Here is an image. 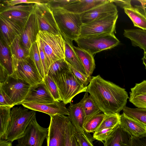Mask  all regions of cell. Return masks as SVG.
Listing matches in <instances>:
<instances>
[{
  "instance_id": "obj_1",
  "label": "cell",
  "mask_w": 146,
  "mask_h": 146,
  "mask_svg": "<svg viewBox=\"0 0 146 146\" xmlns=\"http://www.w3.org/2000/svg\"><path fill=\"white\" fill-rule=\"evenodd\" d=\"M86 92L104 113H119L129 98L125 89L104 79L100 75L92 77Z\"/></svg>"
},
{
  "instance_id": "obj_2",
  "label": "cell",
  "mask_w": 146,
  "mask_h": 146,
  "mask_svg": "<svg viewBox=\"0 0 146 146\" xmlns=\"http://www.w3.org/2000/svg\"><path fill=\"white\" fill-rule=\"evenodd\" d=\"M60 35L63 38L75 40L79 36L83 25L80 15L61 8H51Z\"/></svg>"
},
{
  "instance_id": "obj_3",
  "label": "cell",
  "mask_w": 146,
  "mask_h": 146,
  "mask_svg": "<svg viewBox=\"0 0 146 146\" xmlns=\"http://www.w3.org/2000/svg\"><path fill=\"white\" fill-rule=\"evenodd\" d=\"M35 114V111H29L21 107L13 108L10 124L4 139L12 142L22 137Z\"/></svg>"
},
{
  "instance_id": "obj_4",
  "label": "cell",
  "mask_w": 146,
  "mask_h": 146,
  "mask_svg": "<svg viewBox=\"0 0 146 146\" xmlns=\"http://www.w3.org/2000/svg\"><path fill=\"white\" fill-rule=\"evenodd\" d=\"M75 41L78 47L93 55L113 48L120 42L114 34L111 33L79 36Z\"/></svg>"
},
{
  "instance_id": "obj_5",
  "label": "cell",
  "mask_w": 146,
  "mask_h": 146,
  "mask_svg": "<svg viewBox=\"0 0 146 146\" xmlns=\"http://www.w3.org/2000/svg\"><path fill=\"white\" fill-rule=\"evenodd\" d=\"M38 35L43 45L48 70L53 63L65 58V40L60 34L39 31Z\"/></svg>"
},
{
  "instance_id": "obj_6",
  "label": "cell",
  "mask_w": 146,
  "mask_h": 146,
  "mask_svg": "<svg viewBox=\"0 0 146 146\" xmlns=\"http://www.w3.org/2000/svg\"><path fill=\"white\" fill-rule=\"evenodd\" d=\"M53 76L57 86L62 101L65 104L70 103L72 99L78 94L86 92L87 87L83 86L78 82L70 69Z\"/></svg>"
},
{
  "instance_id": "obj_7",
  "label": "cell",
  "mask_w": 146,
  "mask_h": 146,
  "mask_svg": "<svg viewBox=\"0 0 146 146\" xmlns=\"http://www.w3.org/2000/svg\"><path fill=\"white\" fill-rule=\"evenodd\" d=\"M13 69L12 76L31 86L43 82V78L30 56L13 65Z\"/></svg>"
},
{
  "instance_id": "obj_8",
  "label": "cell",
  "mask_w": 146,
  "mask_h": 146,
  "mask_svg": "<svg viewBox=\"0 0 146 146\" xmlns=\"http://www.w3.org/2000/svg\"><path fill=\"white\" fill-rule=\"evenodd\" d=\"M46 146H65L66 129L70 120L64 115H50Z\"/></svg>"
},
{
  "instance_id": "obj_9",
  "label": "cell",
  "mask_w": 146,
  "mask_h": 146,
  "mask_svg": "<svg viewBox=\"0 0 146 146\" xmlns=\"http://www.w3.org/2000/svg\"><path fill=\"white\" fill-rule=\"evenodd\" d=\"M31 86L24 81L10 75L0 84V88L10 99L14 105L21 104Z\"/></svg>"
},
{
  "instance_id": "obj_10",
  "label": "cell",
  "mask_w": 146,
  "mask_h": 146,
  "mask_svg": "<svg viewBox=\"0 0 146 146\" xmlns=\"http://www.w3.org/2000/svg\"><path fill=\"white\" fill-rule=\"evenodd\" d=\"M33 11L36 16L39 31L60 34L53 11L47 3L34 4Z\"/></svg>"
},
{
  "instance_id": "obj_11",
  "label": "cell",
  "mask_w": 146,
  "mask_h": 146,
  "mask_svg": "<svg viewBox=\"0 0 146 146\" xmlns=\"http://www.w3.org/2000/svg\"><path fill=\"white\" fill-rule=\"evenodd\" d=\"M118 17L117 13L83 24L79 36L106 33L114 34L116 33V24Z\"/></svg>"
},
{
  "instance_id": "obj_12",
  "label": "cell",
  "mask_w": 146,
  "mask_h": 146,
  "mask_svg": "<svg viewBox=\"0 0 146 146\" xmlns=\"http://www.w3.org/2000/svg\"><path fill=\"white\" fill-rule=\"evenodd\" d=\"M48 127L44 128L39 124L35 116L23 135L17 140L16 146H42L48 136Z\"/></svg>"
},
{
  "instance_id": "obj_13",
  "label": "cell",
  "mask_w": 146,
  "mask_h": 146,
  "mask_svg": "<svg viewBox=\"0 0 146 146\" xmlns=\"http://www.w3.org/2000/svg\"><path fill=\"white\" fill-rule=\"evenodd\" d=\"M34 4L7 6L1 3L0 15L15 22L23 28L33 11Z\"/></svg>"
},
{
  "instance_id": "obj_14",
  "label": "cell",
  "mask_w": 146,
  "mask_h": 146,
  "mask_svg": "<svg viewBox=\"0 0 146 146\" xmlns=\"http://www.w3.org/2000/svg\"><path fill=\"white\" fill-rule=\"evenodd\" d=\"M117 13L116 6L111 0H108L80 15L83 24H86L95 20Z\"/></svg>"
},
{
  "instance_id": "obj_15",
  "label": "cell",
  "mask_w": 146,
  "mask_h": 146,
  "mask_svg": "<svg viewBox=\"0 0 146 146\" xmlns=\"http://www.w3.org/2000/svg\"><path fill=\"white\" fill-rule=\"evenodd\" d=\"M1 39L9 47L15 39L21 35L23 27L17 23L0 15Z\"/></svg>"
},
{
  "instance_id": "obj_16",
  "label": "cell",
  "mask_w": 146,
  "mask_h": 146,
  "mask_svg": "<svg viewBox=\"0 0 146 146\" xmlns=\"http://www.w3.org/2000/svg\"><path fill=\"white\" fill-rule=\"evenodd\" d=\"M21 104L25 107L34 111L46 113L50 116L56 114L68 115V109L62 101H58L50 103L40 104L32 102H23Z\"/></svg>"
},
{
  "instance_id": "obj_17",
  "label": "cell",
  "mask_w": 146,
  "mask_h": 146,
  "mask_svg": "<svg viewBox=\"0 0 146 146\" xmlns=\"http://www.w3.org/2000/svg\"><path fill=\"white\" fill-rule=\"evenodd\" d=\"M39 31L37 20L33 10L23 28L21 35V43L28 50L30 51L33 44L36 42Z\"/></svg>"
},
{
  "instance_id": "obj_18",
  "label": "cell",
  "mask_w": 146,
  "mask_h": 146,
  "mask_svg": "<svg viewBox=\"0 0 146 146\" xmlns=\"http://www.w3.org/2000/svg\"><path fill=\"white\" fill-rule=\"evenodd\" d=\"M44 81L31 86L23 102L47 104L54 102Z\"/></svg>"
},
{
  "instance_id": "obj_19",
  "label": "cell",
  "mask_w": 146,
  "mask_h": 146,
  "mask_svg": "<svg viewBox=\"0 0 146 146\" xmlns=\"http://www.w3.org/2000/svg\"><path fill=\"white\" fill-rule=\"evenodd\" d=\"M120 126L131 137H138L146 134V127L143 124L126 115H120Z\"/></svg>"
},
{
  "instance_id": "obj_20",
  "label": "cell",
  "mask_w": 146,
  "mask_h": 146,
  "mask_svg": "<svg viewBox=\"0 0 146 146\" xmlns=\"http://www.w3.org/2000/svg\"><path fill=\"white\" fill-rule=\"evenodd\" d=\"M131 137L119 125L104 141V146H130Z\"/></svg>"
},
{
  "instance_id": "obj_21",
  "label": "cell",
  "mask_w": 146,
  "mask_h": 146,
  "mask_svg": "<svg viewBox=\"0 0 146 146\" xmlns=\"http://www.w3.org/2000/svg\"><path fill=\"white\" fill-rule=\"evenodd\" d=\"M108 0H75L66 6L64 9L70 13L80 15L107 2Z\"/></svg>"
},
{
  "instance_id": "obj_22",
  "label": "cell",
  "mask_w": 146,
  "mask_h": 146,
  "mask_svg": "<svg viewBox=\"0 0 146 146\" xmlns=\"http://www.w3.org/2000/svg\"><path fill=\"white\" fill-rule=\"evenodd\" d=\"M68 109V117L75 129L79 131H84L85 115L82 101L75 104L70 103Z\"/></svg>"
},
{
  "instance_id": "obj_23",
  "label": "cell",
  "mask_w": 146,
  "mask_h": 146,
  "mask_svg": "<svg viewBox=\"0 0 146 146\" xmlns=\"http://www.w3.org/2000/svg\"><path fill=\"white\" fill-rule=\"evenodd\" d=\"M129 101L137 108L146 109V80L131 88Z\"/></svg>"
},
{
  "instance_id": "obj_24",
  "label": "cell",
  "mask_w": 146,
  "mask_h": 146,
  "mask_svg": "<svg viewBox=\"0 0 146 146\" xmlns=\"http://www.w3.org/2000/svg\"><path fill=\"white\" fill-rule=\"evenodd\" d=\"M63 38L65 40L64 58L66 60L69 64L86 75L84 68L74 49L72 41L67 38Z\"/></svg>"
},
{
  "instance_id": "obj_25",
  "label": "cell",
  "mask_w": 146,
  "mask_h": 146,
  "mask_svg": "<svg viewBox=\"0 0 146 146\" xmlns=\"http://www.w3.org/2000/svg\"><path fill=\"white\" fill-rule=\"evenodd\" d=\"M73 48L84 68L87 76L91 79L96 66L93 55L78 47L73 46Z\"/></svg>"
},
{
  "instance_id": "obj_26",
  "label": "cell",
  "mask_w": 146,
  "mask_h": 146,
  "mask_svg": "<svg viewBox=\"0 0 146 146\" xmlns=\"http://www.w3.org/2000/svg\"><path fill=\"white\" fill-rule=\"evenodd\" d=\"M9 48L12 57V65L30 56L29 51L25 48L21 43V35L15 39Z\"/></svg>"
},
{
  "instance_id": "obj_27",
  "label": "cell",
  "mask_w": 146,
  "mask_h": 146,
  "mask_svg": "<svg viewBox=\"0 0 146 146\" xmlns=\"http://www.w3.org/2000/svg\"><path fill=\"white\" fill-rule=\"evenodd\" d=\"M123 35L131 40L133 46L139 47L146 52V30L125 29Z\"/></svg>"
},
{
  "instance_id": "obj_28",
  "label": "cell",
  "mask_w": 146,
  "mask_h": 146,
  "mask_svg": "<svg viewBox=\"0 0 146 146\" xmlns=\"http://www.w3.org/2000/svg\"><path fill=\"white\" fill-rule=\"evenodd\" d=\"M81 101L82 102L84 113V123L92 117L102 112L92 97L88 95L87 92H86Z\"/></svg>"
},
{
  "instance_id": "obj_29",
  "label": "cell",
  "mask_w": 146,
  "mask_h": 146,
  "mask_svg": "<svg viewBox=\"0 0 146 146\" xmlns=\"http://www.w3.org/2000/svg\"><path fill=\"white\" fill-rule=\"evenodd\" d=\"M125 13L129 17L134 26L146 30V16L136 8L131 7L124 9Z\"/></svg>"
},
{
  "instance_id": "obj_30",
  "label": "cell",
  "mask_w": 146,
  "mask_h": 146,
  "mask_svg": "<svg viewBox=\"0 0 146 146\" xmlns=\"http://www.w3.org/2000/svg\"><path fill=\"white\" fill-rule=\"evenodd\" d=\"M0 64L7 70L10 75L13 73L12 59L9 47L1 39L0 41Z\"/></svg>"
},
{
  "instance_id": "obj_31",
  "label": "cell",
  "mask_w": 146,
  "mask_h": 146,
  "mask_svg": "<svg viewBox=\"0 0 146 146\" xmlns=\"http://www.w3.org/2000/svg\"><path fill=\"white\" fill-rule=\"evenodd\" d=\"M11 107L0 106V139H4L10 121Z\"/></svg>"
},
{
  "instance_id": "obj_32",
  "label": "cell",
  "mask_w": 146,
  "mask_h": 146,
  "mask_svg": "<svg viewBox=\"0 0 146 146\" xmlns=\"http://www.w3.org/2000/svg\"><path fill=\"white\" fill-rule=\"evenodd\" d=\"M104 114V118L96 131L104 129L115 128L119 125L120 115L119 113H108Z\"/></svg>"
},
{
  "instance_id": "obj_33",
  "label": "cell",
  "mask_w": 146,
  "mask_h": 146,
  "mask_svg": "<svg viewBox=\"0 0 146 146\" xmlns=\"http://www.w3.org/2000/svg\"><path fill=\"white\" fill-rule=\"evenodd\" d=\"M123 111L126 115L137 120L146 127V109L137 108H131L126 106Z\"/></svg>"
},
{
  "instance_id": "obj_34",
  "label": "cell",
  "mask_w": 146,
  "mask_h": 146,
  "mask_svg": "<svg viewBox=\"0 0 146 146\" xmlns=\"http://www.w3.org/2000/svg\"><path fill=\"white\" fill-rule=\"evenodd\" d=\"M104 117V113H100L89 119L84 124V131L88 133L94 132L100 125Z\"/></svg>"
},
{
  "instance_id": "obj_35",
  "label": "cell",
  "mask_w": 146,
  "mask_h": 146,
  "mask_svg": "<svg viewBox=\"0 0 146 146\" xmlns=\"http://www.w3.org/2000/svg\"><path fill=\"white\" fill-rule=\"evenodd\" d=\"M43 81L54 100L62 101L57 86L53 77L47 74L44 78Z\"/></svg>"
},
{
  "instance_id": "obj_36",
  "label": "cell",
  "mask_w": 146,
  "mask_h": 146,
  "mask_svg": "<svg viewBox=\"0 0 146 146\" xmlns=\"http://www.w3.org/2000/svg\"><path fill=\"white\" fill-rule=\"evenodd\" d=\"M29 56L34 63L40 75L44 78L45 74L36 41L31 47L29 51Z\"/></svg>"
},
{
  "instance_id": "obj_37",
  "label": "cell",
  "mask_w": 146,
  "mask_h": 146,
  "mask_svg": "<svg viewBox=\"0 0 146 146\" xmlns=\"http://www.w3.org/2000/svg\"><path fill=\"white\" fill-rule=\"evenodd\" d=\"M70 69L69 64L63 58L53 63L50 66L47 74L54 76L64 71Z\"/></svg>"
},
{
  "instance_id": "obj_38",
  "label": "cell",
  "mask_w": 146,
  "mask_h": 146,
  "mask_svg": "<svg viewBox=\"0 0 146 146\" xmlns=\"http://www.w3.org/2000/svg\"><path fill=\"white\" fill-rule=\"evenodd\" d=\"M74 135L79 146H94L93 137L89 133L84 131H79L75 128Z\"/></svg>"
},
{
  "instance_id": "obj_39",
  "label": "cell",
  "mask_w": 146,
  "mask_h": 146,
  "mask_svg": "<svg viewBox=\"0 0 146 146\" xmlns=\"http://www.w3.org/2000/svg\"><path fill=\"white\" fill-rule=\"evenodd\" d=\"M70 70L78 82L84 87H87L89 84L91 79L88 78L72 66L69 64Z\"/></svg>"
},
{
  "instance_id": "obj_40",
  "label": "cell",
  "mask_w": 146,
  "mask_h": 146,
  "mask_svg": "<svg viewBox=\"0 0 146 146\" xmlns=\"http://www.w3.org/2000/svg\"><path fill=\"white\" fill-rule=\"evenodd\" d=\"M116 127L104 129L99 131L95 132L93 134V137L94 140L103 142L110 136Z\"/></svg>"
},
{
  "instance_id": "obj_41",
  "label": "cell",
  "mask_w": 146,
  "mask_h": 146,
  "mask_svg": "<svg viewBox=\"0 0 146 146\" xmlns=\"http://www.w3.org/2000/svg\"><path fill=\"white\" fill-rule=\"evenodd\" d=\"M36 42L38 45L40 57L45 76L47 74L48 70L46 58L42 42L38 34L37 36Z\"/></svg>"
},
{
  "instance_id": "obj_42",
  "label": "cell",
  "mask_w": 146,
  "mask_h": 146,
  "mask_svg": "<svg viewBox=\"0 0 146 146\" xmlns=\"http://www.w3.org/2000/svg\"><path fill=\"white\" fill-rule=\"evenodd\" d=\"M75 132V127L70 121L66 127L65 146H72V137Z\"/></svg>"
},
{
  "instance_id": "obj_43",
  "label": "cell",
  "mask_w": 146,
  "mask_h": 146,
  "mask_svg": "<svg viewBox=\"0 0 146 146\" xmlns=\"http://www.w3.org/2000/svg\"><path fill=\"white\" fill-rule=\"evenodd\" d=\"M47 0H13L4 1V4L7 6H13L20 4H35L39 3H47Z\"/></svg>"
},
{
  "instance_id": "obj_44",
  "label": "cell",
  "mask_w": 146,
  "mask_h": 146,
  "mask_svg": "<svg viewBox=\"0 0 146 146\" xmlns=\"http://www.w3.org/2000/svg\"><path fill=\"white\" fill-rule=\"evenodd\" d=\"M75 0H48V3L51 8H64L70 3Z\"/></svg>"
},
{
  "instance_id": "obj_45",
  "label": "cell",
  "mask_w": 146,
  "mask_h": 146,
  "mask_svg": "<svg viewBox=\"0 0 146 146\" xmlns=\"http://www.w3.org/2000/svg\"><path fill=\"white\" fill-rule=\"evenodd\" d=\"M130 146H146V134L138 137H131Z\"/></svg>"
},
{
  "instance_id": "obj_46",
  "label": "cell",
  "mask_w": 146,
  "mask_h": 146,
  "mask_svg": "<svg viewBox=\"0 0 146 146\" xmlns=\"http://www.w3.org/2000/svg\"><path fill=\"white\" fill-rule=\"evenodd\" d=\"M14 106L10 99L0 88V106H8L12 108Z\"/></svg>"
},
{
  "instance_id": "obj_47",
  "label": "cell",
  "mask_w": 146,
  "mask_h": 146,
  "mask_svg": "<svg viewBox=\"0 0 146 146\" xmlns=\"http://www.w3.org/2000/svg\"><path fill=\"white\" fill-rule=\"evenodd\" d=\"M10 75L6 69L0 64V84L4 82Z\"/></svg>"
},
{
  "instance_id": "obj_48",
  "label": "cell",
  "mask_w": 146,
  "mask_h": 146,
  "mask_svg": "<svg viewBox=\"0 0 146 146\" xmlns=\"http://www.w3.org/2000/svg\"><path fill=\"white\" fill-rule=\"evenodd\" d=\"M117 5L125 9L132 7L131 0H111Z\"/></svg>"
},
{
  "instance_id": "obj_49",
  "label": "cell",
  "mask_w": 146,
  "mask_h": 146,
  "mask_svg": "<svg viewBox=\"0 0 146 146\" xmlns=\"http://www.w3.org/2000/svg\"><path fill=\"white\" fill-rule=\"evenodd\" d=\"M12 143L5 139H0V146H12Z\"/></svg>"
},
{
  "instance_id": "obj_50",
  "label": "cell",
  "mask_w": 146,
  "mask_h": 146,
  "mask_svg": "<svg viewBox=\"0 0 146 146\" xmlns=\"http://www.w3.org/2000/svg\"><path fill=\"white\" fill-rule=\"evenodd\" d=\"M143 9V14L146 16V0H140Z\"/></svg>"
},
{
  "instance_id": "obj_51",
  "label": "cell",
  "mask_w": 146,
  "mask_h": 146,
  "mask_svg": "<svg viewBox=\"0 0 146 146\" xmlns=\"http://www.w3.org/2000/svg\"><path fill=\"white\" fill-rule=\"evenodd\" d=\"M72 146H79V143L74 133L72 137Z\"/></svg>"
},
{
  "instance_id": "obj_52",
  "label": "cell",
  "mask_w": 146,
  "mask_h": 146,
  "mask_svg": "<svg viewBox=\"0 0 146 146\" xmlns=\"http://www.w3.org/2000/svg\"><path fill=\"white\" fill-rule=\"evenodd\" d=\"M143 64L145 65L146 69V52L144 51V55L142 58Z\"/></svg>"
}]
</instances>
